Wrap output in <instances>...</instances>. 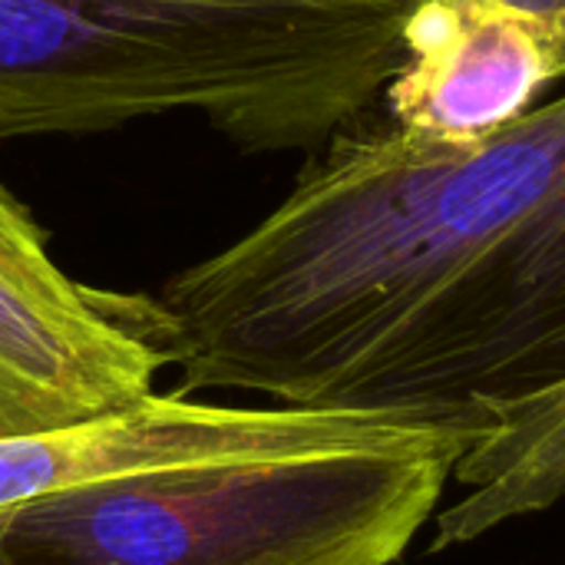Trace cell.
<instances>
[{"label":"cell","instance_id":"obj_1","mask_svg":"<svg viewBox=\"0 0 565 565\" xmlns=\"http://www.w3.org/2000/svg\"><path fill=\"white\" fill-rule=\"evenodd\" d=\"M136 321L182 397L500 424L565 384V96L470 142L367 109Z\"/></svg>","mask_w":565,"mask_h":565},{"label":"cell","instance_id":"obj_2","mask_svg":"<svg viewBox=\"0 0 565 565\" xmlns=\"http://www.w3.org/2000/svg\"><path fill=\"white\" fill-rule=\"evenodd\" d=\"M424 0H0V142L189 113L245 156L374 109Z\"/></svg>","mask_w":565,"mask_h":565},{"label":"cell","instance_id":"obj_3","mask_svg":"<svg viewBox=\"0 0 565 565\" xmlns=\"http://www.w3.org/2000/svg\"><path fill=\"white\" fill-rule=\"evenodd\" d=\"M500 424L394 417L301 454L156 467L3 513L7 565H391Z\"/></svg>","mask_w":565,"mask_h":565},{"label":"cell","instance_id":"obj_4","mask_svg":"<svg viewBox=\"0 0 565 565\" xmlns=\"http://www.w3.org/2000/svg\"><path fill=\"white\" fill-rule=\"evenodd\" d=\"M159 371L136 328V295L70 278L43 225L0 182V437L122 411L152 394Z\"/></svg>","mask_w":565,"mask_h":565},{"label":"cell","instance_id":"obj_5","mask_svg":"<svg viewBox=\"0 0 565 565\" xmlns=\"http://www.w3.org/2000/svg\"><path fill=\"white\" fill-rule=\"evenodd\" d=\"M394 417L305 407H222L175 391H152L113 414L0 437V513L156 467L341 447L377 434Z\"/></svg>","mask_w":565,"mask_h":565},{"label":"cell","instance_id":"obj_6","mask_svg":"<svg viewBox=\"0 0 565 565\" xmlns=\"http://www.w3.org/2000/svg\"><path fill=\"white\" fill-rule=\"evenodd\" d=\"M556 79L563 53L540 20L500 0H424L381 99L407 132L470 142L526 116Z\"/></svg>","mask_w":565,"mask_h":565},{"label":"cell","instance_id":"obj_7","mask_svg":"<svg viewBox=\"0 0 565 565\" xmlns=\"http://www.w3.org/2000/svg\"><path fill=\"white\" fill-rule=\"evenodd\" d=\"M463 497L437 513L434 550L473 543L565 503V384L500 411V427L454 470Z\"/></svg>","mask_w":565,"mask_h":565},{"label":"cell","instance_id":"obj_8","mask_svg":"<svg viewBox=\"0 0 565 565\" xmlns=\"http://www.w3.org/2000/svg\"><path fill=\"white\" fill-rule=\"evenodd\" d=\"M533 20H540L553 36H556V46L563 53V73H565V0H500Z\"/></svg>","mask_w":565,"mask_h":565},{"label":"cell","instance_id":"obj_9","mask_svg":"<svg viewBox=\"0 0 565 565\" xmlns=\"http://www.w3.org/2000/svg\"><path fill=\"white\" fill-rule=\"evenodd\" d=\"M0 536H3V513H0ZM0 565H7V559H3V550H0Z\"/></svg>","mask_w":565,"mask_h":565}]
</instances>
